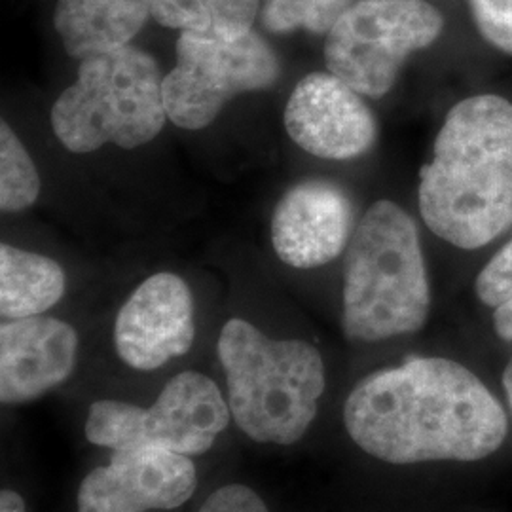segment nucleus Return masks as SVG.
<instances>
[{"label":"nucleus","mask_w":512,"mask_h":512,"mask_svg":"<svg viewBox=\"0 0 512 512\" xmlns=\"http://www.w3.org/2000/svg\"><path fill=\"white\" fill-rule=\"evenodd\" d=\"M167 120L164 74L152 55L131 44L82 59L50 114L57 141L74 154L143 147Z\"/></svg>","instance_id":"nucleus-5"},{"label":"nucleus","mask_w":512,"mask_h":512,"mask_svg":"<svg viewBox=\"0 0 512 512\" xmlns=\"http://www.w3.org/2000/svg\"><path fill=\"white\" fill-rule=\"evenodd\" d=\"M353 0H260V23L274 35L308 31L327 35Z\"/></svg>","instance_id":"nucleus-18"},{"label":"nucleus","mask_w":512,"mask_h":512,"mask_svg":"<svg viewBox=\"0 0 512 512\" xmlns=\"http://www.w3.org/2000/svg\"><path fill=\"white\" fill-rule=\"evenodd\" d=\"M429 310L431 289L416 222L397 203L370 205L346 249V338L382 342L418 332Z\"/></svg>","instance_id":"nucleus-3"},{"label":"nucleus","mask_w":512,"mask_h":512,"mask_svg":"<svg viewBox=\"0 0 512 512\" xmlns=\"http://www.w3.org/2000/svg\"><path fill=\"white\" fill-rule=\"evenodd\" d=\"M444 18L425 0L353 2L325 38L327 71L363 97L393 90L406 59L437 42Z\"/></svg>","instance_id":"nucleus-7"},{"label":"nucleus","mask_w":512,"mask_h":512,"mask_svg":"<svg viewBox=\"0 0 512 512\" xmlns=\"http://www.w3.org/2000/svg\"><path fill=\"white\" fill-rule=\"evenodd\" d=\"M67 291V275L50 256L0 245V315L4 321L42 315Z\"/></svg>","instance_id":"nucleus-15"},{"label":"nucleus","mask_w":512,"mask_h":512,"mask_svg":"<svg viewBox=\"0 0 512 512\" xmlns=\"http://www.w3.org/2000/svg\"><path fill=\"white\" fill-rule=\"evenodd\" d=\"M152 18V0H57L54 27L65 52L82 61L129 46Z\"/></svg>","instance_id":"nucleus-14"},{"label":"nucleus","mask_w":512,"mask_h":512,"mask_svg":"<svg viewBox=\"0 0 512 512\" xmlns=\"http://www.w3.org/2000/svg\"><path fill=\"white\" fill-rule=\"evenodd\" d=\"M476 294L494 308L497 336L512 342V239L476 277Z\"/></svg>","instance_id":"nucleus-19"},{"label":"nucleus","mask_w":512,"mask_h":512,"mask_svg":"<svg viewBox=\"0 0 512 512\" xmlns=\"http://www.w3.org/2000/svg\"><path fill=\"white\" fill-rule=\"evenodd\" d=\"M198 512H270V509L249 486L226 484L209 495Z\"/></svg>","instance_id":"nucleus-21"},{"label":"nucleus","mask_w":512,"mask_h":512,"mask_svg":"<svg viewBox=\"0 0 512 512\" xmlns=\"http://www.w3.org/2000/svg\"><path fill=\"white\" fill-rule=\"evenodd\" d=\"M503 387H505V393H507V399H509V404H511L512 412V357L509 365L505 368V374H503Z\"/></svg>","instance_id":"nucleus-23"},{"label":"nucleus","mask_w":512,"mask_h":512,"mask_svg":"<svg viewBox=\"0 0 512 512\" xmlns=\"http://www.w3.org/2000/svg\"><path fill=\"white\" fill-rule=\"evenodd\" d=\"M420 213L459 249H478L512 226V103L499 95L459 101L421 167Z\"/></svg>","instance_id":"nucleus-2"},{"label":"nucleus","mask_w":512,"mask_h":512,"mask_svg":"<svg viewBox=\"0 0 512 512\" xmlns=\"http://www.w3.org/2000/svg\"><path fill=\"white\" fill-rule=\"evenodd\" d=\"M196 336L194 298L183 277L150 275L116 315L114 348L126 365L150 372L188 353Z\"/></svg>","instance_id":"nucleus-11"},{"label":"nucleus","mask_w":512,"mask_h":512,"mask_svg":"<svg viewBox=\"0 0 512 512\" xmlns=\"http://www.w3.org/2000/svg\"><path fill=\"white\" fill-rule=\"evenodd\" d=\"M78 334L55 317L33 315L0 327V401L31 403L69 380L76 366Z\"/></svg>","instance_id":"nucleus-13"},{"label":"nucleus","mask_w":512,"mask_h":512,"mask_svg":"<svg viewBox=\"0 0 512 512\" xmlns=\"http://www.w3.org/2000/svg\"><path fill=\"white\" fill-rule=\"evenodd\" d=\"M294 145L321 160H355L374 147L378 122L363 95L336 74L311 73L294 86L283 114Z\"/></svg>","instance_id":"nucleus-9"},{"label":"nucleus","mask_w":512,"mask_h":512,"mask_svg":"<svg viewBox=\"0 0 512 512\" xmlns=\"http://www.w3.org/2000/svg\"><path fill=\"white\" fill-rule=\"evenodd\" d=\"M37 165L12 126L0 124V209L21 213L33 207L40 196Z\"/></svg>","instance_id":"nucleus-17"},{"label":"nucleus","mask_w":512,"mask_h":512,"mask_svg":"<svg viewBox=\"0 0 512 512\" xmlns=\"http://www.w3.org/2000/svg\"><path fill=\"white\" fill-rule=\"evenodd\" d=\"M258 16L260 0H152L156 23L202 37H243Z\"/></svg>","instance_id":"nucleus-16"},{"label":"nucleus","mask_w":512,"mask_h":512,"mask_svg":"<svg viewBox=\"0 0 512 512\" xmlns=\"http://www.w3.org/2000/svg\"><path fill=\"white\" fill-rule=\"evenodd\" d=\"M349 437L393 465L478 461L507 437V414L456 361L414 357L368 374L344 406Z\"/></svg>","instance_id":"nucleus-1"},{"label":"nucleus","mask_w":512,"mask_h":512,"mask_svg":"<svg viewBox=\"0 0 512 512\" xmlns=\"http://www.w3.org/2000/svg\"><path fill=\"white\" fill-rule=\"evenodd\" d=\"M230 418L219 385L202 372L188 370L171 378L148 408L95 401L86 418V439L110 450L150 448L200 456L213 448Z\"/></svg>","instance_id":"nucleus-6"},{"label":"nucleus","mask_w":512,"mask_h":512,"mask_svg":"<svg viewBox=\"0 0 512 512\" xmlns=\"http://www.w3.org/2000/svg\"><path fill=\"white\" fill-rule=\"evenodd\" d=\"M353 232V203L342 186L325 179L291 186L270 224L275 255L296 270L329 264L348 249Z\"/></svg>","instance_id":"nucleus-12"},{"label":"nucleus","mask_w":512,"mask_h":512,"mask_svg":"<svg viewBox=\"0 0 512 512\" xmlns=\"http://www.w3.org/2000/svg\"><path fill=\"white\" fill-rule=\"evenodd\" d=\"M467 4L484 40L512 55V0H467Z\"/></svg>","instance_id":"nucleus-20"},{"label":"nucleus","mask_w":512,"mask_h":512,"mask_svg":"<svg viewBox=\"0 0 512 512\" xmlns=\"http://www.w3.org/2000/svg\"><path fill=\"white\" fill-rule=\"evenodd\" d=\"M0 512H27L23 497L14 490H2V494H0Z\"/></svg>","instance_id":"nucleus-22"},{"label":"nucleus","mask_w":512,"mask_h":512,"mask_svg":"<svg viewBox=\"0 0 512 512\" xmlns=\"http://www.w3.org/2000/svg\"><path fill=\"white\" fill-rule=\"evenodd\" d=\"M217 353L230 414L249 439L291 446L306 435L327 385L315 346L275 340L245 319H230Z\"/></svg>","instance_id":"nucleus-4"},{"label":"nucleus","mask_w":512,"mask_h":512,"mask_svg":"<svg viewBox=\"0 0 512 512\" xmlns=\"http://www.w3.org/2000/svg\"><path fill=\"white\" fill-rule=\"evenodd\" d=\"M198 488L188 456L165 450H112L107 465L93 469L78 488V512L171 511Z\"/></svg>","instance_id":"nucleus-10"},{"label":"nucleus","mask_w":512,"mask_h":512,"mask_svg":"<svg viewBox=\"0 0 512 512\" xmlns=\"http://www.w3.org/2000/svg\"><path fill=\"white\" fill-rule=\"evenodd\" d=\"M175 67L164 76L167 118L181 129L211 126L220 110L241 93L274 88L281 63L255 31L238 38L181 33Z\"/></svg>","instance_id":"nucleus-8"}]
</instances>
